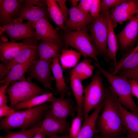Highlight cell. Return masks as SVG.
<instances>
[{
    "label": "cell",
    "mask_w": 138,
    "mask_h": 138,
    "mask_svg": "<svg viewBox=\"0 0 138 138\" xmlns=\"http://www.w3.org/2000/svg\"><path fill=\"white\" fill-rule=\"evenodd\" d=\"M46 1L51 18L65 33L68 32L64 24L65 20L64 15L55 0H46Z\"/></svg>",
    "instance_id": "cell-29"
},
{
    "label": "cell",
    "mask_w": 138,
    "mask_h": 138,
    "mask_svg": "<svg viewBox=\"0 0 138 138\" xmlns=\"http://www.w3.org/2000/svg\"><path fill=\"white\" fill-rule=\"evenodd\" d=\"M30 45L22 42H0V60L1 63H8L21 50Z\"/></svg>",
    "instance_id": "cell-24"
},
{
    "label": "cell",
    "mask_w": 138,
    "mask_h": 138,
    "mask_svg": "<svg viewBox=\"0 0 138 138\" xmlns=\"http://www.w3.org/2000/svg\"><path fill=\"white\" fill-rule=\"evenodd\" d=\"M120 138H138V136H134L129 134H128L126 136L122 135L120 137Z\"/></svg>",
    "instance_id": "cell-43"
},
{
    "label": "cell",
    "mask_w": 138,
    "mask_h": 138,
    "mask_svg": "<svg viewBox=\"0 0 138 138\" xmlns=\"http://www.w3.org/2000/svg\"><path fill=\"white\" fill-rule=\"evenodd\" d=\"M63 42L49 40H40L37 44V52L40 59L52 60L57 56L59 58L64 48Z\"/></svg>",
    "instance_id": "cell-19"
},
{
    "label": "cell",
    "mask_w": 138,
    "mask_h": 138,
    "mask_svg": "<svg viewBox=\"0 0 138 138\" xmlns=\"http://www.w3.org/2000/svg\"><path fill=\"white\" fill-rule=\"evenodd\" d=\"M93 138H102L100 136H99L97 135H96Z\"/></svg>",
    "instance_id": "cell-47"
},
{
    "label": "cell",
    "mask_w": 138,
    "mask_h": 138,
    "mask_svg": "<svg viewBox=\"0 0 138 138\" xmlns=\"http://www.w3.org/2000/svg\"><path fill=\"white\" fill-rule=\"evenodd\" d=\"M129 80L132 96L138 99V82L134 79H130Z\"/></svg>",
    "instance_id": "cell-41"
},
{
    "label": "cell",
    "mask_w": 138,
    "mask_h": 138,
    "mask_svg": "<svg viewBox=\"0 0 138 138\" xmlns=\"http://www.w3.org/2000/svg\"><path fill=\"white\" fill-rule=\"evenodd\" d=\"M106 12L108 25L107 59H111L113 61L115 68L117 62V52L119 49V47L116 36L110 17V12L109 10H106Z\"/></svg>",
    "instance_id": "cell-25"
},
{
    "label": "cell",
    "mask_w": 138,
    "mask_h": 138,
    "mask_svg": "<svg viewBox=\"0 0 138 138\" xmlns=\"http://www.w3.org/2000/svg\"><path fill=\"white\" fill-rule=\"evenodd\" d=\"M82 56L79 52L72 49L68 50L64 48L59 57L62 67L65 69L74 67L77 64Z\"/></svg>",
    "instance_id": "cell-30"
},
{
    "label": "cell",
    "mask_w": 138,
    "mask_h": 138,
    "mask_svg": "<svg viewBox=\"0 0 138 138\" xmlns=\"http://www.w3.org/2000/svg\"><path fill=\"white\" fill-rule=\"evenodd\" d=\"M106 95L101 113L96 123L97 129L102 138H117L126 131L116 101V96L110 86L105 87Z\"/></svg>",
    "instance_id": "cell-1"
},
{
    "label": "cell",
    "mask_w": 138,
    "mask_h": 138,
    "mask_svg": "<svg viewBox=\"0 0 138 138\" xmlns=\"http://www.w3.org/2000/svg\"><path fill=\"white\" fill-rule=\"evenodd\" d=\"M119 73L120 76H125L130 79H134L138 82V65L133 68Z\"/></svg>",
    "instance_id": "cell-35"
},
{
    "label": "cell",
    "mask_w": 138,
    "mask_h": 138,
    "mask_svg": "<svg viewBox=\"0 0 138 138\" xmlns=\"http://www.w3.org/2000/svg\"><path fill=\"white\" fill-rule=\"evenodd\" d=\"M51 138H70V137L69 135H66L62 136H59L57 135Z\"/></svg>",
    "instance_id": "cell-45"
},
{
    "label": "cell",
    "mask_w": 138,
    "mask_h": 138,
    "mask_svg": "<svg viewBox=\"0 0 138 138\" xmlns=\"http://www.w3.org/2000/svg\"><path fill=\"white\" fill-rule=\"evenodd\" d=\"M138 50V42L136 46L132 51L130 53H134Z\"/></svg>",
    "instance_id": "cell-46"
},
{
    "label": "cell",
    "mask_w": 138,
    "mask_h": 138,
    "mask_svg": "<svg viewBox=\"0 0 138 138\" xmlns=\"http://www.w3.org/2000/svg\"><path fill=\"white\" fill-rule=\"evenodd\" d=\"M59 60V58L57 56L52 59L51 70L55 81L56 94L59 95L60 97H65L70 89L65 83Z\"/></svg>",
    "instance_id": "cell-22"
},
{
    "label": "cell",
    "mask_w": 138,
    "mask_h": 138,
    "mask_svg": "<svg viewBox=\"0 0 138 138\" xmlns=\"http://www.w3.org/2000/svg\"><path fill=\"white\" fill-rule=\"evenodd\" d=\"M104 103L103 102L91 114L84 118L81 130L75 138H93L98 133L96 128V121Z\"/></svg>",
    "instance_id": "cell-20"
},
{
    "label": "cell",
    "mask_w": 138,
    "mask_h": 138,
    "mask_svg": "<svg viewBox=\"0 0 138 138\" xmlns=\"http://www.w3.org/2000/svg\"><path fill=\"white\" fill-rule=\"evenodd\" d=\"M41 122L33 127L21 130L18 131L6 130V135L4 136L0 135V138H32L39 130Z\"/></svg>",
    "instance_id": "cell-32"
},
{
    "label": "cell",
    "mask_w": 138,
    "mask_h": 138,
    "mask_svg": "<svg viewBox=\"0 0 138 138\" xmlns=\"http://www.w3.org/2000/svg\"><path fill=\"white\" fill-rule=\"evenodd\" d=\"M93 44L98 55L108 58V25L106 10L100 12L98 17L88 25Z\"/></svg>",
    "instance_id": "cell-7"
},
{
    "label": "cell",
    "mask_w": 138,
    "mask_h": 138,
    "mask_svg": "<svg viewBox=\"0 0 138 138\" xmlns=\"http://www.w3.org/2000/svg\"><path fill=\"white\" fill-rule=\"evenodd\" d=\"M91 63L90 59L85 58L71 70V76H74L82 82L90 77L93 74L95 67Z\"/></svg>",
    "instance_id": "cell-27"
},
{
    "label": "cell",
    "mask_w": 138,
    "mask_h": 138,
    "mask_svg": "<svg viewBox=\"0 0 138 138\" xmlns=\"http://www.w3.org/2000/svg\"><path fill=\"white\" fill-rule=\"evenodd\" d=\"M87 27L79 31L65 33L61 38L66 47H71L77 50L85 58L90 57L98 62V52L92 43Z\"/></svg>",
    "instance_id": "cell-4"
},
{
    "label": "cell",
    "mask_w": 138,
    "mask_h": 138,
    "mask_svg": "<svg viewBox=\"0 0 138 138\" xmlns=\"http://www.w3.org/2000/svg\"><path fill=\"white\" fill-rule=\"evenodd\" d=\"M70 86L76 101L77 114L83 117L84 89L82 81L75 76H71Z\"/></svg>",
    "instance_id": "cell-26"
},
{
    "label": "cell",
    "mask_w": 138,
    "mask_h": 138,
    "mask_svg": "<svg viewBox=\"0 0 138 138\" xmlns=\"http://www.w3.org/2000/svg\"><path fill=\"white\" fill-rule=\"evenodd\" d=\"M9 85L1 84L0 87V107L7 105L8 101L6 96V90Z\"/></svg>",
    "instance_id": "cell-38"
},
{
    "label": "cell",
    "mask_w": 138,
    "mask_h": 138,
    "mask_svg": "<svg viewBox=\"0 0 138 138\" xmlns=\"http://www.w3.org/2000/svg\"><path fill=\"white\" fill-rule=\"evenodd\" d=\"M84 120L83 116L77 114L72 120L69 130V135L70 138H75L79 132L82 126V123Z\"/></svg>",
    "instance_id": "cell-33"
},
{
    "label": "cell",
    "mask_w": 138,
    "mask_h": 138,
    "mask_svg": "<svg viewBox=\"0 0 138 138\" xmlns=\"http://www.w3.org/2000/svg\"><path fill=\"white\" fill-rule=\"evenodd\" d=\"M50 102L49 109L51 113L60 121L66 123L68 117L75 116V108L69 96L66 98H57L54 96Z\"/></svg>",
    "instance_id": "cell-11"
},
{
    "label": "cell",
    "mask_w": 138,
    "mask_h": 138,
    "mask_svg": "<svg viewBox=\"0 0 138 138\" xmlns=\"http://www.w3.org/2000/svg\"><path fill=\"white\" fill-rule=\"evenodd\" d=\"M55 1L63 13L65 22L68 19V16L69 15V9L67 8L66 4V0H55Z\"/></svg>",
    "instance_id": "cell-39"
},
{
    "label": "cell",
    "mask_w": 138,
    "mask_h": 138,
    "mask_svg": "<svg viewBox=\"0 0 138 138\" xmlns=\"http://www.w3.org/2000/svg\"><path fill=\"white\" fill-rule=\"evenodd\" d=\"M123 29L116 35L118 45L126 51L136 41L138 36V13L134 15Z\"/></svg>",
    "instance_id": "cell-13"
},
{
    "label": "cell",
    "mask_w": 138,
    "mask_h": 138,
    "mask_svg": "<svg viewBox=\"0 0 138 138\" xmlns=\"http://www.w3.org/2000/svg\"><path fill=\"white\" fill-rule=\"evenodd\" d=\"M36 40H49L63 42L47 18H43L33 22Z\"/></svg>",
    "instance_id": "cell-17"
},
{
    "label": "cell",
    "mask_w": 138,
    "mask_h": 138,
    "mask_svg": "<svg viewBox=\"0 0 138 138\" xmlns=\"http://www.w3.org/2000/svg\"><path fill=\"white\" fill-rule=\"evenodd\" d=\"M69 123L63 122L54 117L49 109L40 123L39 130L50 138L69 131Z\"/></svg>",
    "instance_id": "cell-15"
},
{
    "label": "cell",
    "mask_w": 138,
    "mask_h": 138,
    "mask_svg": "<svg viewBox=\"0 0 138 138\" xmlns=\"http://www.w3.org/2000/svg\"><path fill=\"white\" fill-rule=\"evenodd\" d=\"M101 1L92 0L90 14L95 20L99 16L101 9Z\"/></svg>",
    "instance_id": "cell-36"
},
{
    "label": "cell",
    "mask_w": 138,
    "mask_h": 138,
    "mask_svg": "<svg viewBox=\"0 0 138 138\" xmlns=\"http://www.w3.org/2000/svg\"><path fill=\"white\" fill-rule=\"evenodd\" d=\"M127 0H102L101 1V12L115 8L125 2Z\"/></svg>",
    "instance_id": "cell-34"
},
{
    "label": "cell",
    "mask_w": 138,
    "mask_h": 138,
    "mask_svg": "<svg viewBox=\"0 0 138 138\" xmlns=\"http://www.w3.org/2000/svg\"><path fill=\"white\" fill-rule=\"evenodd\" d=\"M34 61L17 64L14 66L7 75L0 80V84H7L9 85L12 83L15 82L26 81V78L25 77V74L31 64Z\"/></svg>",
    "instance_id": "cell-23"
},
{
    "label": "cell",
    "mask_w": 138,
    "mask_h": 138,
    "mask_svg": "<svg viewBox=\"0 0 138 138\" xmlns=\"http://www.w3.org/2000/svg\"><path fill=\"white\" fill-rule=\"evenodd\" d=\"M92 0H81L76 6L83 13L88 14L90 13Z\"/></svg>",
    "instance_id": "cell-37"
},
{
    "label": "cell",
    "mask_w": 138,
    "mask_h": 138,
    "mask_svg": "<svg viewBox=\"0 0 138 138\" xmlns=\"http://www.w3.org/2000/svg\"><path fill=\"white\" fill-rule=\"evenodd\" d=\"M54 96L50 92L33 97L26 101L17 103L12 108L15 112L37 106L47 102H50Z\"/></svg>",
    "instance_id": "cell-28"
},
{
    "label": "cell",
    "mask_w": 138,
    "mask_h": 138,
    "mask_svg": "<svg viewBox=\"0 0 138 138\" xmlns=\"http://www.w3.org/2000/svg\"><path fill=\"white\" fill-rule=\"evenodd\" d=\"M49 109V104L45 103L16 111L9 117L0 118V130L5 131L16 128L24 130L33 127L42 121Z\"/></svg>",
    "instance_id": "cell-2"
},
{
    "label": "cell",
    "mask_w": 138,
    "mask_h": 138,
    "mask_svg": "<svg viewBox=\"0 0 138 138\" xmlns=\"http://www.w3.org/2000/svg\"><path fill=\"white\" fill-rule=\"evenodd\" d=\"M110 17L113 28L118 24L129 20L138 13L137 0H127L125 2L115 8L109 10Z\"/></svg>",
    "instance_id": "cell-14"
},
{
    "label": "cell",
    "mask_w": 138,
    "mask_h": 138,
    "mask_svg": "<svg viewBox=\"0 0 138 138\" xmlns=\"http://www.w3.org/2000/svg\"><path fill=\"white\" fill-rule=\"evenodd\" d=\"M52 60L39 59L34 61L27 71L28 76L26 81L31 82L33 79H36L45 88L54 91L52 85L53 81L55 80L51 72Z\"/></svg>",
    "instance_id": "cell-10"
},
{
    "label": "cell",
    "mask_w": 138,
    "mask_h": 138,
    "mask_svg": "<svg viewBox=\"0 0 138 138\" xmlns=\"http://www.w3.org/2000/svg\"><path fill=\"white\" fill-rule=\"evenodd\" d=\"M43 18H51L46 0H23L21 7L14 17L13 22L24 20L33 22Z\"/></svg>",
    "instance_id": "cell-8"
},
{
    "label": "cell",
    "mask_w": 138,
    "mask_h": 138,
    "mask_svg": "<svg viewBox=\"0 0 138 138\" xmlns=\"http://www.w3.org/2000/svg\"><path fill=\"white\" fill-rule=\"evenodd\" d=\"M37 43L25 47L20 50L8 63L0 64V79L4 77L14 66L37 59Z\"/></svg>",
    "instance_id": "cell-12"
},
{
    "label": "cell",
    "mask_w": 138,
    "mask_h": 138,
    "mask_svg": "<svg viewBox=\"0 0 138 138\" xmlns=\"http://www.w3.org/2000/svg\"><path fill=\"white\" fill-rule=\"evenodd\" d=\"M94 64L107 78L112 91L122 105L133 114L138 116V107L133 98L128 78L125 76H117L109 73L103 69L98 62L94 61Z\"/></svg>",
    "instance_id": "cell-3"
},
{
    "label": "cell",
    "mask_w": 138,
    "mask_h": 138,
    "mask_svg": "<svg viewBox=\"0 0 138 138\" xmlns=\"http://www.w3.org/2000/svg\"><path fill=\"white\" fill-rule=\"evenodd\" d=\"M0 28V35L3 33L6 34L9 38V42H15L17 41L22 40L23 42L30 45L37 43L32 22L28 21L23 23L13 22L8 25Z\"/></svg>",
    "instance_id": "cell-9"
},
{
    "label": "cell",
    "mask_w": 138,
    "mask_h": 138,
    "mask_svg": "<svg viewBox=\"0 0 138 138\" xmlns=\"http://www.w3.org/2000/svg\"><path fill=\"white\" fill-rule=\"evenodd\" d=\"M138 65V50L130 53L119 62H117L115 69L111 73L116 75L120 71L132 68Z\"/></svg>",
    "instance_id": "cell-31"
},
{
    "label": "cell",
    "mask_w": 138,
    "mask_h": 138,
    "mask_svg": "<svg viewBox=\"0 0 138 138\" xmlns=\"http://www.w3.org/2000/svg\"><path fill=\"white\" fill-rule=\"evenodd\" d=\"M15 112L10 107L6 105L0 107V117H9L13 114Z\"/></svg>",
    "instance_id": "cell-40"
},
{
    "label": "cell",
    "mask_w": 138,
    "mask_h": 138,
    "mask_svg": "<svg viewBox=\"0 0 138 138\" xmlns=\"http://www.w3.org/2000/svg\"><path fill=\"white\" fill-rule=\"evenodd\" d=\"M10 99V107L33 97L48 93L45 89L31 82L17 81L12 83L7 89Z\"/></svg>",
    "instance_id": "cell-6"
},
{
    "label": "cell",
    "mask_w": 138,
    "mask_h": 138,
    "mask_svg": "<svg viewBox=\"0 0 138 138\" xmlns=\"http://www.w3.org/2000/svg\"><path fill=\"white\" fill-rule=\"evenodd\" d=\"M116 101L124 128L128 134L138 136V116L128 111L116 96Z\"/></svg>",
    "instance_id": "cell-21"
},
{
    "label": "cell",
    "mask_w": 138,
    "mask_h": 138,
    "mask_svg": "<svg viewBox=\"0 0 138 138\" xmlns=\"http://www.w3.org/2000/svg\"><path fill=\"white\" fill-rule=\"evenodd\" d=\"M23 0H0V28L13 23V17L22 6Z\"/></svg>",
    "instance_id": "cell-18"
},
{
    "label": "cell",
    "mask_w": 138,
    "mask_h": 138,
    "mask_svg": "<svg viewBox=\"0 0 138 138\" xmlns=\"http://www.w3.org/2000/svg\"><path fill=\"white\" fill-rule=\"evenodd\" d=\"M137 0V3H138V0Z\"/></svg>",
    "instance_id": "cell-48"
},
{
    "label": "cell",
    "mask_w": 138,
    "mask_h": 138,
    "mask_svg": "<svg viewBox=\"0 0 138 138\" xmlns=\"http://www.w3.org/2000/svg\"><path fill=\"white\" fill-rule=\"evenodd\" d=\"M101 73L98 70L92 77L89 84L84 90L83 102L84 118L89 115L90 111L100 105L104 101L105 87H104Z\"/></svg>",
    "instance_id": "cell-5"
},
{
    "label": "cell",
    "mask_w": 138,
    "mask_h": 138,
    "mask_svg": "<svg viewBox=\"0 0 138 138\" xmlns=\"http://www.w3.org/2000/svg\"><path fill=\"white\" fill-rule=\"evenodd\" d=\"M45 134L39 130L32 138H45Z\"/></svg>",
    "instance_id": "cell-42"
},
{
    "label": "cell",
    "mask_w": 138,
    "mask_h": 138,
    "mask_svg": "<svg viewBox=\"0 0 138 138\" xmlns=\"http://www.w3.org/2000/svg\"><path fill=\"white\" fill-rule=\"evenodd\" d=\"M69 17L65 22L66 28L68 32L79 31L87 27L95 19L90 13H84L76 6L69 9Z\"/></svg>",
    "instance_id": "cell-16"
},
{
    "label": "cell",
    "mask_w": 138,
    "mask_h": 138,
    "mask_svg": "<svg viewBox=\"0 0 138 138\" xmlns=\"http://www.w3.org/2000/svg\"><path fill=\"white\" fill-rule=\"evenodd\" d=\"M80 0H72L71 1V2L72 5L73 6H76L77 5V3Z\"/></svg>",
    "instance_id": "cell-44"
}]
</instances>
